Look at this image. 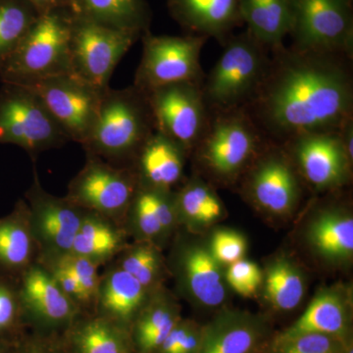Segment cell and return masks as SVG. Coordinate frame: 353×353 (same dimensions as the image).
<instances>
[{"mask_svg": "<svg viewBox=\"0 0 353 353\" xmlns=\"http://www.w3.org/2000/svg\"><path fill=\"white\" fill-rule=\"evenodd\" d=\"M11 353H67L59 336H46L27 333L14 343Z\"/></svg>", "mask_w": 353, "mask_h": 353, "instance_id": "obj_42", "label": "cell"}, {"mask_svg": "<svg viewBox=\"0 0 353 353\" xmlns=\"http://www.w3.org/2000/svg\"><path fill=\"white\" fill-rule=\"evenodd\" d=\"M17 281L23 318L32 333L61 336L83 313L39 262L30 266Z\"/></svg>", "mask_w": 353, "mask_h": 353, "instance_id": "obj_14", "label": "cell"}, {"mask_svg": "<svg viewBox=\"0 0 353 353\" xmlns=\"http://www.w3.org/2000/svg\"><path fill=\"white\" fill-rule=\"evenodd\" d=\"M263 137L245 109L213 112L192 152L215 180L233 183L261 152Z\"/></svg>", "mask_w": 353, "mask_h": 353, "instance_id": "obj_5", "label": "cell"}, {"mask_svg": "<svg viewBox=\"0 0 353 353\" xmlns=\"http://www.w3.org/2000/svg\"><path fill=\"white\" fill-rule=\"evenodd\" d=\"M201 90L209 112L245 108L263 82L271 52L248 30L232 34Z\"/></svg>", "mask_w": 353, "mask_h": 353, "instance_id": "obj_3", "label": "cell"}, {"mask_svg": "<svg viewBox=\"0 0 353 353\" xmlns=\"http://www.w3.org/2000/svg\"><path fill=\"white\" fill-rule=\"evenodd\" d=\"M73 18L71 8L39 14L18 48L0 68L1 82L23 85L70 73Z\"/></svg>", "mask_w": 353, "mask_h": 353, "instance_id": "obj_4", "label": "cell"}, {"mask_svg": "<svg viewBox=\"0 0 353 353\" xmlns=\"http://www.w3.org/2000/svg\"><path fill=\"white\" fill-rule=\"evenodd\" d=\"M225 281L241 296H253L263 281V273L256 264L241 259L228 266Z\"/></svg>", "mask_w": 353, "mask_h": 353, "instance_id": "obj_39", "label": "cell"}, {"mask_svg": "<svg viewBox=\"0 0 353 353\" xmlns=\"http://www.w3.org/2000/svg\"><path fill=\"white\" fill-rule=\"evenodd\" d=\"M308 240L320 256L332 262L352 259L353 253V219L341 210L323 211L311 223Z\"/></svg>", "mask_w": 353, "mask_h": 353, "instance_id": "obj_30", "label": "cell"}, {"mask_svg": "<svg viewBox=\"0 0 353 353\" xmlns=\"http://www.w3.org/2000/svg\"><path fill=\"white\" fill-rule=\"evenodd\" d=\"M27 332L17 279L0 273V341L14 345Z\"/></svg>", "mask_w": 353, "mask_h": 353, "instance_id": "obj_35", "label": "cell"}, {"mask_svg": "<svg viewBox=\"0 0 353 353\" xmlns=\"http://www.w3.org/2000/svg\"><path fill=\"white\" fill-rule=\"evenodd\" d=\"M39 14L59 8H72L74 0H28Z\"/></svg>", "mask_w": 353, "mask_h": 353, "instance_id": "obj_44", "label": "cell"}, {"mask_svg": "<svg viewBox=\"0 0 353 353\" xmlns=\"http://www.w3.org/2000/svg\"><path fill=\"white\" fill-rule=\"evenodd\" d=\"M347 341L317 333L283 334L278 332L274 334L266 353H341Z\"/></svg>", "mask_w": 353, "mask_h": 353, "instance_id": "obj_36", "label": "cell"}, {"mask_svg": "<svg viewBox=\"0 0 353 353\" xmlns=\"http://www.w3.org/2000/svg\"><path fill=\"white\" fill-rule=\"evenodd\" d=\"M141 38L139 32L116 29L74 13L70 73L92 87L106 90L118 63Z\"/></svg>", "mask_w": 353, "mask_h": 353, "instance_id": "obj_7", "label": "cell"}, {"mask_svg": "<svg viewBox=\"0 0 353 353\" xmlns=\"http://www.w3.org/2000/svg\"><path fill=\"white\" fill-rule=\"evenodd\" d=\"M113 262L150 292L164 285L171 274L161 248L148 241L130 243Z\"/></svg>", "mask_w": 353, "mask_h": 353, "instance_id": "obj_32", "label": "cell"}, {"mask_svg": "<svg viewBox=\"0 0 353 353\" xmlns=\"http://www.w3.org/2000/svg\"><path fill=\"white\" fill-rule=\"evenodd\" d=\"M220 267L208 248L180 241L174 248L168 268L197 304L214 309L220 307L227 296L226 281Z\"/></svg>", "mask_w": 353, "mask_h": 353, "instance_id": "obj_17", "label": "cell"}, {"mask_svg": "<svg viewBox=\"0 0 353 353\" xmlns=\"http://www.w3.org/2000/svg\"><path fill=\"white\" fill-rule=\"evenodd\" d=\"M138 188V178L130 167L115 166L85 153V163L72 179L65 197L78 208L105 216L124 227Z\"/></svg>", "mask_w": 353, "mask_h": 353, "instance_id": "obj_10", "label": "cell"}, {"mask_svg": "<svg viewBox=\"0 0 353 353\" xmlns=\"http://www.w3.org/2000/svg\"><path fill=\"white\" fill-rule=\"evenodd\" d=\"M72 11L101 24L143 36L152 23L145 0H74Z\"/></svg>", "mask_w": 353, "mask_h": 353, "instance_id": "obj_29", "label": "cell"}, {"mask_svg": "<svg viewBox=\"0 0 353 353\" xmlns=\"http://www.w3.org/2000/svg\"><path fill=\"white\" fill-rule=\"evenodd\" d=\"M167 6L188 34L214 38L222 44L243 24L240 0H167Z\"/></svg>", "mask_w": 353, "mask_h": 353, "instance_id": "obj_20", "label": "cell"}, {"mask_svg": "<svg viewBox=\"0 0 353 353\" xmlns=\"http://www.w3.org/2000/svg\"><path fill=\"white\" fill-rule=\"evenodd\" d=\"M13 345H9V343H2L0 341V353H11Z\"/></svg>", "mask_w": 353, "mask_h": 353, "instance_id": "obj_46", "label": "cell"}, {"mask_svg": "<svg viewBox=\"0 0 353 353\" xmlns=\"http://www.w3.org/2000/svg\"><path fill=\"white\" fill-rule=\"evenodd\" d=\"M282 148L297 174L316 190H333L347 182L352 163L338 132L301 134L288 139Z\"/></svg>", "mask_w": 353, "mask_h": 353, "instance_id": "obj_16", "label": "cell"}, {"mask_svg": "<svg viewBox=\"0 0 353 353\" xmlns=\"http://www.w3.org/2000/svg\"><path fill=\"white\" fill-rule=\"evenodd\" d=\"M246 250L245 239L236 232L221 230L213 234L210 252L220 265H229L243 259Z\"/></svg>", "mask_w": 353, "mask_h": 353, "instance_id": "obj_40", "label": "cell"}, {"mask_svg": "<svg viewBox=\"0 0 353 353\" xmlns=\"http://www.w3.org/2000/svg\"><path fill=\"white\" fill-rule=\"evenodd\" d=\"M48 269L55 282L63 290L64 294L82 310L83 313H94V307L85 294L82 287L67 269L53 260L37 261Z\"/></svg>", "mask_w": 353, "mask_h": 353, "instance_id": "obj_41", "label": "cell"}, {"mask_svg": "<svg viewBox=\"0 0 353 353\" xmlns=\"http://www.w3.org/2000/svg\"><path fill=\"white\" fill-rule=\"evenodd\" d=\"M341 353H353V339H348L347 341H345V347H343V352Z\"/></svg>", "mask_w": 353, "mask_h": 353, "instance_id": "obj_45", "label": "cell"}, {"mask_svg": "<svg viewBox=\"0 0 353 353\" xmlns=\"http://www.w3.org/2000/svg\"><path fill=\"white\" fill-rule=\"evenodd\" d=\"M353 0H292L290 48L352 58Z\"/></svg>", "mask_w": 353, "mask_h": 353, "instance_id": "obj_8", "label": "cell"}, {"mask_svg": "<svg viewBox=\"0 0 353 353\" xmlns=\"http://www.w3.org/2000/svg\"><path fill=\"white\" fill-rule=\"evenodd\" d=\"M201 85L175 83L145 92L155 130L182 145L189 154L201 139L210 118Z\"/></svg>", "mask_w": 353, "mask_h": 353, "instance_id": "obj_11", "label": "cell"}, {"mask_svg": "<svg viewBox=\"0 0 353 353\" xmlns=\"http://www.w3.org/2000/svg\"><path fill=\"white\" fill-rule=\"evenodd\" d=\"M152 292L111 262L101 276L94 313L130 332Z\"/></svg>", "mask_w": 353, "mask_h": 353, "instance_id": "obj_21", "label": "cell"}, {"mask_svg": "<svg viewBox=\"0 0 353 353\" xmlns=\"http://www.w3.org/2000/svg\"><path fill=\"white\" fill-rule=\"evenodd\" d=\"M292 0H240V12L248 31L273 51L284 46L292 24Z\"/></svg>", "mask_w": 353, "mask_h": 353, "instance_id": "obj_28", "label": "cell"}, {"mask_svg": "<svg viewBox=\"0 0 353 353\" xmlns=\"http://www.w3.org/2000/svg\"><path fill=\"white\" fill-rule=\"evenodd\" d=\"M70 141L41 99L24 85L0 88V145L19 146L36 160L41 153Z\"/></svg>", "mask_w": 353, "mask_h": 353, "instance_id": "obj_6", "label": "cell"}, {"mask_svg": "<svg viewBox=\"0 0 353 353\" xmlns=\"http://www.w3.org/2000/svg\"><path fill=\"white\" fill-rule=\"evenodd\" d=\"M283 334L317 333L347 341L352 336L350 303L338 290H321Z\"/></svg>", "mask_w": 353, "mask_h": 353, "instance_id": "obj_27", "label": "cell"}, {"mask_svg": "<svg viewBox=\"0 0 353 353\" xmlns=\"http://www.w3.org/2000/svg\"><path fill=\"white\" fill-rule=\"evenodd\" d=\"M155 132L148 95L136 85L113 90L102 95L97 119L87 139L81 143L88 154L108 163L130 167Z\"/></svg>", "mask_w": 353, "mask_h": 353, "instance_id": "obj_2", "label": "cell"}, {"mask_svg": "<svg viewBox=\"0 0 353 353\" xmlns=\"http://www.w3.org/2000/svg\"><path fill=\"white\" fill-rule=\"evenodd\" d=\"M23 85L38 95L70 141L83 143L94 126L105 90L92 87L71 73Z\"/></svg>", "mask_w": 353, "mask_h": 353, "instance_id": "obj_12", "label": "cell"}, {"mask_svg": "<svg viewBox=\"0 0 353 353\" xmlns=\"http://www.w3.org/2000/svg\"><path fill=\"white\" fill-rule=\"evenodd\" d=\"M299 174L282 145H264L245 171L243 189L265 212L285 216L292 212L301 194Z\"/></svg>", "mask_w": 353, "mask_h": 353, "instance_id": "obj_15", "label": "cell"}, {"mask_svg": "<svg viewBox=\"0 0 353 353\" xmlns=\"http://www.w3.org/2000/svg\"><path fill=\"white\" fill-rule=\"evenodd\" d=\"M59 336L67 353H134L130 332L95 313H81Z\"/></svg>", "mask_w": 353, "mask_h": 353, "instance_id": "obj_24", "label": "cell"}, {"mask_svg": "<svg viewBox=\"0 0 353 353\" xmlns=\"http://www.w3.org/2000/svg\"><path fill=\"white\" fill-rule=\"evenodd\" d=\"M125 228L99 213L85 210L71 252L99 267L116 259L130 243Z\"/></svg>", "mask_w": 353, "mask_h": 353, "instance_id": "obj_26", "label": "cell"}, {"mask_svg": "<svg viewBox=\"0 0 353 353\" xmlns=\"http://www.w3.org/2000/svg\"><path fill=\"white\" fill-rule=\"evenodd\" d=\"M179 225L197 228L208 226L224 215V206L214 189L194 176L179 192H174Z\"/></svg>", "mask_w": 353, "mask_h": 353, "instance_id": "obj_31", "label": "cell"}, {"mask_svg": "<svg viewBox=\"0 0 353 353\" xmlns=\"http://www.w3.org/2000/svg\"><path fill=\"white\" fill-rule=\"evenodd\" d=\"M202 333L203 325L182 318L155 353H199Z\"/></svg>", "mask_w": 353, "mask_h": 353, "instance_id": "obj_38", "label": "cell"}, {"mask_svg": "<svg viewBox=\"0 0 353 353\" xmlns=\"http://www.w3.org/2000/svg\"><path fill=\"white\" fill-rule=\"evenodd\" d=\"M274 334L266 318L222 311L203 325L199 353H266Z\"/></svg>", "mask_w": 353, "mask_h": 353, "instance_id": "obj_18", "label": "cell"}, {"mask_svg": "<svg viewBox=\"0 0 353 353\" xmlns=\"http://www.w3.org/2000/svg\"><path fill=\"white\" fill-rule=\"evenodd\" d=\"M272 52L263 82L243 108L264 137L283 143L311 132H339L353 117L352 58L285 46Z\"/></svg>", "mask_w": 353, "mask_h": 353, "instance_id": "obj_1", "label": "cell"}, {"mask_svg": "<svg viewBox=\"0 0 353 353\" xmlns=\"http://www.w3.org/2000/svg\"><path fill=\"white\" fill-rule=\"evenodd\" d=\"M262 283L267 301L279 312L294 310L305 294L303 274L287 259H277L269 265Z\"/></svg>", "mask_w": 353, "mask_h": 353, "instance_id": "obj_33", "label": "cell"}, {"mask_svg": "<svg viewBox=\"0 0 353 353\" xmlns=\"http://www.w3.org/2000/svg\"><path fill=\"white\" fill-rule=\"evenodd\" d=\"M39 16V11L28 0H0V68Z\"/></svg>", "mask_w": 353, "mask_h": 353, "instance_id": "obj_34", "label": "cell"}, {"mask_svg": "<svg viewBox=\"0 0 353 353\" xmlns=\"http://www.w3.org/2000/svg\"><path fill=\"white\" fill-rule=\"evenodd\" d=\"M339 136L343 143V150L347 153L348 160H353V117L345 121V124L339 130Z\"/></svg>", "mask_w": 353, "mask_h": 353, "instance_id": "obj_43", "label": "cell"}, {"mask_svg": "<svg viewBox=\"0 0 353 353\" xmlns=\"http://www.w3.org/2000/svg\"><path fill=\"white\" fill-rule=\"evenodd\" d=\"M141 39L143 55L134 81L139 90L148 92L170 83L203 82L201 54L208 38L157 36L148 30Z\"/></svg>", "mask_w": 353, "mask_h": 353, "instance_id": "obj_9", "label": "cell"}, {"mask_svg": "<svg viewBox=\"0 0 353 353\" xmlns=\"http://www.w3.org/2000/svg\"><path fill=\"white\" fill-rule=\"evenodd\" d=\"M25 201L29 205L32 232L38 245L37 261L62 256L71 252L85 210L65 196H53L46 192L36 168L31 187L26 192Z\"/></svg>", "mask_w": 353, "mask_h": 353, "instance_id": "obj_13", "label": "cell"}, {"mask_svg": "<svg viewBox=\"0 0 353 353\" xmlns=\"http://www.w3.org/2000/svg\"><path fill=\"white\" fill-rule=\"evenodd\" d=\"M44 260H53L67 269L76 279L79 285L82 287L90 303L95 307L97 292H99V283H101V274L99 273L101 267L97 266L90 260L72 252L67 253L62 256ZM39 261H43V260H39Z\"/></svg>", "mask_w": 353, "mask_h": 353, "instance_id": "obj_37", "label": "cell"}, {"mask_svg": "<svg viewBox=\"0 0 353 353\" xmlns=\"http://www.w3.org/2000/svg\"><path fill=\"white\" fill-rule=\"evenodd\" d=\"M182 318L180 304L164 285L153 290L130 330L134 353L157 352Z\"/></svg>", "mask_w": 353, "mask_h": 353, "instance_id": "obj_25", "label": "cell"}, {"mask_svg": "<svg viewBox=\"0 0 353 353\" xmlns=\"http://www.w3.org/2000/svg\"><path fill=\"white\" fill-rule=\"evenodd\" d=\"M38 257L29 205L19 199L8 215L0 218V273L18 279Z\"/></svg>", "mask_w": 353, "mask_h": 353, "instance_id": "obj_23", "label": "cell"}, {"mask_svg": "<svg viewBox=\"0 0 353 353\" xmlns=\"http://www.w3.org/2000/svg\"><path fill=\"white\" fill-rule=\"evenodd\" d=\"M178 226L173 190L139 185L124 221L130 239L152 243L162 250Z\"/></svg>", "mask_w": 353, "mask_h": 353, "instance_id": "obj_19", "label": "cell"}, {"mask_svg": "<svg viewBox=\"0 0 353 353\" xmlns=\"http://www.w3.org/2000/svg\"><path fill=\"white\" fill-rule=\"evenodd\" d=\"M189 155L182 145L155 130L139 150L131 168L136 173L139 185L173 190L182 180Z\"/></svg>", "mask_w": 353, "mask_h": 353, "instance_id": "obj_22", "label": "cell"}]
</instances>
